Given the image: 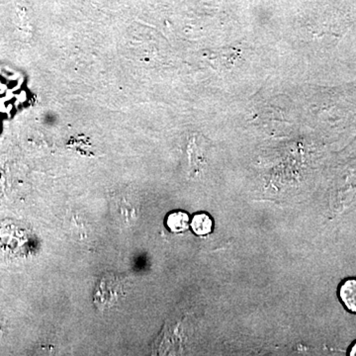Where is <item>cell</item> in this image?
<instances>
[{"label":"cell","instance_id":"1","mask_svg":"<svg viewBox=\"0 0 356 356\" xmlns=\"http://www.w3.org/2000/svg\"><path fill=\"white\" fill-rule=\"evenodd\" d=\"M339 301L346 310L356 314V278H348L339 284L337 289Z\"/></svg>","mask_w":356,"mask_h":356},{"label":"cell","instance_id":"2","mask_svg":"<svg viewBox=\"0 0 356 356\" xmlns=\"http://www.w3.org/2000/svg\"><path fill=\"white\" fill-rule=\"evenodd\" d=\"M165 227L173 234H181L191 227V217L184 211H172L165 218Z\"/></svg>","mask_w":356,"mask_h":356},{"label":"cell","instance_id":"3","mask_svg":"<svg viewBox=\"0 0 356 356\" xmlns=\"http://www.w3.org/2000/svg\"><path fill=\"white\" fill-rule=\"evenodd\" d=\"M191 228L196 236H208L212 234L214 229V221L208 213H196L192 216Z\"/></svg>","mask_w":356,"mask_h":356},{"label":"cell","instance_id":"4","mask_svg":"<svg viewBox=\"0 0 356 356\" xmlns=\"http://www.w3.org/2000/svg\"><path fill=\"white\" fill-rule=\"evenodd\" d=\"M348 355L355 356L356 355V341L353 344V346L350 348V351H348Z\"/></svg>","mask_w":356,"mask_h":356}]
</instances>
